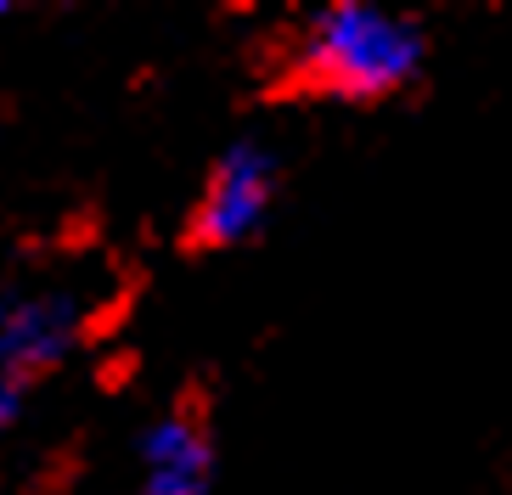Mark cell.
I'll list each match as a JSON object with an SVG mask.
<instances>
[{"label":"cell","mask_w":512,"mask_h":495,"mask_svg":"<svg viewBox=\"0 0 512 495\" xmlns=\"http://www.w3.org/2000/svg\"><path fill=\"white\" fill-rule=\"evenodd\" d=\"M428 74V29L372 0H327L287 34L276 57V90L304 102L372 107L406 96Z\"/></svg>","instance_id":"6da1fadb"},{"label":"cell","mask_w":512,"mask_h":495,"mask_svg":"<svg viewBox=\"0 0 512 495\" xmlns=\"http://www.w3.org/2000/svg\"><path fill=\"white\" fill-rule=\"evenodd\" d=\"M282 203V158L265 135H237L220 147L192 197L181 248L186 254H231L271 231Z\"/></svg>","instance_id":"7a4b0ae2"},{"label":"cell","mask_w":512,"mask_h":495,"mask_svg":"<svg viewBox=\"0 0 512 495\" xmlns=\"http://www.w3.org/2000/svg\"><path fill=\"white\" fill-rule=\"evenodd\" d=\"M85 338V304L68 287H12L0 304V377L23 394L46 383Z\"/></svg>","instance_id":"3957f363"},{"label":"cell","mask_w":512,"mask_h":495,"mask_svg":"<svg viewBox=\"0 0 512 495\" xmlns=\"http://www.w3.org/2000/svg\"><path fill=\"white\" fill-rule=\"evenodd\" d=\"M220 434L197 400H175L136 434V495H214Z\"/></svg>","instance_id":"277c9868"},{"label":"cell","mask_w":512,"mask_h":495,"mask_svg":"<svg viewBox=\"0 0 512 495\" xmlns=\"http://www.w3.org/2000/svg\"><path fill=\"white\" fill-rule=\"evenodd\" d=\"M12 287H17V282H6V276H0V304H6V293H12Z\"/></svg>","instance_id":"5b68a950"},{"label":"cell","mask_w":512,"mask_h":495,"mask_svg":"<svg viewBox=\"0 0 512 495\" xmlns=\"http://www.w3.org/2000/svg\"><path fill=\"white\" fill-rule=\"evenodd\" d=\"M6 17H12V0H0V23H6Z\"/></svg>","instance_id":"8992f818"},{"label":"cell","mask_w":512,"mask_h":495,"mask_svg":"<svg viewBox=\"0 0 512 495\" xmlns=\"http://www.w3.org/2000/svg\"><path fill=\"white\" fill-rule=\"evenodd\" d=\"M0 130H6V119H0Z\"/></svg>","instance_id":"52a82bcc"}]
</instances>
